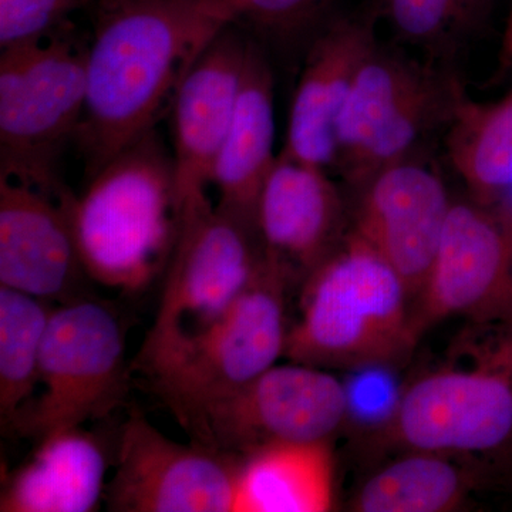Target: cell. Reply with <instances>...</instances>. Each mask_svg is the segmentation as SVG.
Masks as SVG:
<instances>
[{
	"label": "cell",
	"instance_id": "1",
	"mask_svg": "<svg viewBox=\"0 0 512 512\" xmlns=\"http://www.w3.org/2000/svg\"><path fill=\"white\" fill-rule=\"evenodd\" d=\"M74 144L93 175L154 130L202 49L229 25L212 0H96Z\"/></svg>",
	"mask_w": 512,
	"mask_h": 512
},
{
	"label": "cell",
	"instance_id": "2",
	"mask_svg": "<svg viewBox=\"0 0 512 512\" xmlns=\"http://www.w3.org/2000/svg\"><path fill=\"white\" fill-rule=\"evenodd\" d=\"M376 439L433 451L512 488V315L467 320L443 360L412 383Z\"/></svg>",
	"mask_w": 512,
	"mask_h": 512
},
{
	"label": "cell",
	"instance_id": "3",
	"mask_svg": "<svg viewBox=\"0 0 512 512\" xmlns=\"http://www.w3.org/2000/svg\"><path fill=\"white\" fill-rule=\"evenodd\" d=\"M92 281L143 292L167 268L180 225L173 154L156 130L89 177L82 194H59Z\"/></svg>",
	"mask_w": 512,
	"mask_h": 512
},
{
	"label": "cell",
	"instance_id": "4",
	"mask_svg": "<svg viewBox=\"0 0 512 512\" xmlns=\"http://www.w3.org/2000/svg\"><path fill=\"white\" fill-rule=\"evenodd\" d=\"M301 313L284 357L319 369L394 367L419 342L399 274L350 231L301 285Z\"/></svg>",
	"mask_w": 512,
	"mask_h": 512
},
{
	"label": "cell",
	"instance_id": "5",
	"mask_svg": "<svg viewBox=\"0 0 512 512\" xmlns=\"http://www.w3.org/2000/svg\"><path fill=\"white\" fill-rule=\"evenodd\" d=\"M265 249L254 225L212 204L185 200L156 319L133 369L151 377L222 318L251 281Z\"/></svg>",
	"mask_w": 512,
	"mask_h": 512
},
{
	"label": "cell",
	"instance_id": "6",
	"mask_svg": "<svg viewBox=\"0 0 512 512\" xmlns=\"http://www.w3.org/2000/svg\"><path fill=\"white\" fill-rule=\"evenodd\" d=\"M89 42L72 23L0 50V175L59 197L57 165L82 123Z\"/></svg>",
	"mask_w": 512,
	"mask_h": 512
},
{
	"label": "cell",
	"instance_id": "7",
	"mask_svg": "<svg viewBox=\"0 0 512 512\" xmlns=\"http://www.w3.org/2000/svg\"><path fill=\"white\" fill-rule=\"evenodd\" d=\"M291 281L268 254L231 308L204 335L148 377L153 392L188 434L204 410L284 357L285 293Z\"/></svg>",
	"mask_w": 512,
	"mask_h": 512
},
{
	"label": "cell",
	"instance_id": "8",
	"mask_svg": "<svg viewBox=\"0 0 512 512\" xmlns=\"http://www.w3.org/2000/svg\"><path fill=\"white\" fill-rule=\"evenodd\" d=\"M463 97L450 74L377 45L340 113L333 170L356 188L387 165L413 157L431 131L447 127Z\"/></svg>",
	"mask_w": 512,
	"mask_h": 512
},
{
	"label": "cell",
	"instance_id": "9",
	"mask_svg": "<svg viewBox=\"0 0 512 512\" xmlns=\"http://www.w3.org/2000/svg\"><path fill=\"white\" fill-rule=\"evenodd\" d=\"M40 394L13 423L37 443L110 416L130 392L119 315L92 296L53 309L40 356Z\"/></svg>",
	"mask_w": 512,
	"mask_h": 512
},
{
	"label": "cell",
	"instance_id": "10",
	"mask_svg": "<svg viewBox=\"0 0 512 512\" xmlns=\"http://www.w3.org/2000/svg\"><path fill=\"white\" fill-rule=\"evenodd\" d=\"M346 420L345 382L329 370L291 362L212 403L190 436L242 458L269 444L332 440Z\"/></svg>",
	"mask_w": 512,
	"mask_h": 512
},
{
	"label": "cell",
	"instance_id": "11",
	"mask_svg": "<svg viewBox=\"0 0 512 512\" xmlns=\"http://www.w3.org/2000/svg\"><path fill=\"white\" fill-rule=\"evenodd\" d=\"M512 315V208L453 201L429 275L412 306L417 338L448 319Z\"/></svg>",
	"mask_w": 512,
	"mask_h": 512
},
{
	"label": "cell",
	"instance_id": "12",
	"mask_svg": "<svg viewBox=\"0 0 512 512\" xmlns=\"http://www.w3.org/2000/svg\"><path fill=\"white\" fill-rule=\"evenodd\" d=\"M242 458L168 439L141 413L121 426L117 466L106 487L113 512H234Z\"/></svg>",
	"mask_w": 512,
	"mask_h": 512
},
{
	"label": "cell",
	"instance_id": "13",
	"mask_svg": "<svg viewBox=\"0 0 512 512\" xmlns=\"http://www.w3.org/2000/svg\"><path fill=\"white\" fill-rule=\"evenodd\" d=\"M355 191L350 231L399 274L413 306L453 205L443 178L410 157L377 171Z\"/></svg>",
	"mask_w": 512,
	"mask_h": 512
},
{
	"label": "cell",
	"instance_id": "14",
	"mask_svg": "<svg viewBox=\"0 0 512 512\" xmlns=\"http://www.w3.org/2000/svg\"><path fill=\"white\" fill-rule=\"evenodd\" d=\"M251 39L228 25L192 60L171 97L178 207L207 192L241 90Z\"/></svg>",
	"mask_w": 512,
	"mask_h": 512
},
{
	"label": "cell",
	"instance_id": "15",
	"mask_svg": "<svg viewBox=\"0 0 512 512\" xmlns=\"http://www.w3.org/2000/svg\"><path fill=\"white\" fill-rule=\"evenodd\" d=\"M87 281L59 197L0 175V285L63 305L89 296Z\"/></svg>",
	"mask_w": 512,
	"mask_h": 512
},
{
	"label": "cell",
	"instance_id": "16",
	"mask_svg": "<svg viewBox=\"0 0 512 512\" xmlns=\"http://www.w3.org/2000/svg\"><path fill=\"white\" fill-rule=\"evenodd\" d=\"M255 227L266 254L299 285L348 234L345 205L328 170L282 151L259 194Z\"/></svg>",
	"mask_w": 512,
	"mask_h": 512
},
{
	"label": "cell",
	"instance_id": "17",
	"mask_svg": "<svg viewBox=\"0 0 512 512\" xmlns=\"http://www.w3.org/2000/svg\"><path fill=\"white\" fill-rule=\"evenodd\" d=\"M377 46L375 16L326 20L315 33L296 84L282 153L330 170L336 128L357 72Z\"/></svg>",
	"mask_w": 512,
	"mask_h": 512
},
{
	"label": "cell",
	"instance_id": "18",
	"mask_svg": "<svg viewBox=\"0 0 512 512\" xmlns=\"http://www.w3.org/2000/svg\"><path fill=\"white\" fill-rule=\"evenodd\" d=\"M276 157L274 77L252 40L237 107L212 171L218 207L255 227L256 204Z\"/></svg>",
	"mask_w": 512,
	"mask_h": 512
},
{
	"label": "cell",
	"instance_id": "19",
	"mask_svg": "<svg viewBox=\"0 0 512 512\" xmlns=\"http://www.w3.org/2000/svg\"><path fill=\"white\" fill-rule=\"evenodd\" d=\"M3 485L2 512H90L106 493L107 456L99 437L77 429L39 441Z\"/></svg>",
	"mask_w": 512,
	"mask_h": 512
},
{
	"label": "cell",
	"instance_id": "20",
	"mask_svg": "<svg viewBox=\"0 0 512 512\" xmlns=\"http://www.w3.org/2000/svg\"><path fill=\"white\" fill-rule=\"evenodd\" d=\"M335 507L332 443H276L242 457L234 512H328Z\"/></svg>",
	"mask_w": 512,
	"mask_h": 512
},
{
	"label": "cell",
	"instance_id": "21",
	"mask_svg": "<svg viewBox=\"0 0 512 512\" xmlns=\"http://www.w3.org/2000/svg\"><path fill=\"white\" fill-rule=\"evenodd\" d=\"M487 484L477 470L433 451L407 450L372 474L349 503L355 512H453Z\"/></svg>",
	"mask_w": 512,
	"mask_h": 512
},
{
	"label": "cell",
	"instance_id": "22",
	"mask_svg": "<svg viewBox=\"0 0 512 512\" xmlns=\"http://www.w3.org/2000/svg\"><path fill=\"white\" fill-rule=\"evenodd\" d=\"M446 128L448 158L471 198L500 204L512 188V90L495 103L464 94Z\"/></svg>",
	"mask_w": 512,
	"mask_h": 512
},
{
	"label": "cell",
	"instance_id": "23",
	"mask_svg": "<svg viewBox=\"0 0 512 512\" xmlns=\"http://www.w3.org/2000/svg\"><path fill=\"white\" fill-rule=\"evenodd\" d=\"M49 302L0 285V421L13 423L39 387L40 356L53 312Z\"/></svg>",
	"mask_w": 512,
	"mask_h": 512
},
{
	"label": "cell",
	"instance_id": "24",
	"mask_svg": "<svg viewBox=\"0 0 512 512\" xmlns=\"http://www.w3.org/2000/svg\"><path fill=\"white\" fill-rule=\"evenodd\" d=\"M493 0H379V10L406 42L430 50L456 46L480 29Z\"/></svg>",
	"mask_w": 512,
	"mask_h": 512
},
{
	"label": "cell",
	"instance_id": "25",
	"mask_svg": "<svg viewBox=\"0 0 512 512\" xmlns=\"http://www.w3.org/2000/svg\"><path fill=\"white\" fill-rule=\"evenodd\" d=\"M231 25L244 26L275 40L318 32L332 0H212Z\"/></svg>",
	"mask_w": 512,
	"mask_h": 512
},
{
	"label": "cell",
	"instance_id": "26",
	"mask_svg": "<svg viewBox=\"0 0 512 512\" xmlns=\"http://www.w3.org/2000/svg\"><path fill=\"white\" fill-rule=\"evenodd\" d=\"M80 8L77 0H0V50L42 42Z\"/></svg>",
	"mask_w": 512,
	"mask_h": 512
},
{
	"label": "cell",
	"instance_id": "27",
	"mask_svg": "<svg viewBox=\"0 0 512 512\" xmlns=\"http://www.w3.org/2000/svg\"><path fill=\"white\" fill-rule=\"evenodd\" d=\"M501 62L504 64L512 63V10L507 26H505L503 45H501Z\"/></svg>",
	"mask_w": 512,
	"mask_h": 512
},
{
	"label": "cell",
	"instance_id": "28",
	"mask_svg": "<svg viewBox=\"0 0 512 512\" xmlns=\"http://www.w3.org/2000/svg\"><path fill=\"white\" fill-rule=\"evenodd\" d=\"M77 2L80 3V5L83 6H90V5H93L94 2H96V0H77Z\"/></svg>",
	"mask_w": 512,
	"mask_h": 512
}]
</instances>
